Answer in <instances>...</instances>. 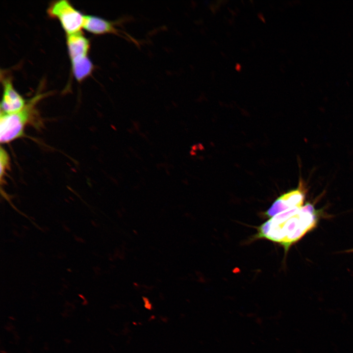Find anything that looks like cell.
Segmentation results:
<instances>
[{"instance_id":"cell-8","label":"cell","mask_w":353,"mask_h":353,"mask_svg":"<svg viewBox=\"0 0 353 353\" xmlns=\"http://www.w3.org/2000/svg\"><path fill=\"white\" fill-rule=\"evenodd\" d=\"M72 71L76 79L81 81L92 72L94 65L88 56L71 61Z\"/></svg>"},{"instance_id":"cell-10","label":"cell","mask_w":353,"mask_h":353,"mask_svg":"<svg viewBox=\"0 0 353 353\" xmlns=\"http://www.w3.org/2000/svg\"><path fill=\"white\" fill-rule=\"evenodd\" d=\"M348 252H353V249L350 250Z\"/></svg>"},{"instance_id":"cell-7","label":"cell","mask_w":353,"mask_h":353,"mask_svg":"<svg viewBox=\"0 0 353 353\" xmlns=\"http://www.w3.org/2000/svg\"><path fill=\"white\" fill-rule=\"evenodd\" d=\"M66 43L71 61L88 56L90 41L81 31L67 34Z\"/></svg>"},{"instance_id":"cell-2","label":"cell","mask_w":353,"mask_h":353,"mask_svg":"<svg viewBox=\"0 0 353 353\" xmlns=\"http://www.w3.org/2000/svg\"><path fill=\"white\" fill-rule=\"evenodd\" d=\"M43 96L42 94L35 96L18 111L11 113H0L1 143H8L24 136L25 126L31 121L35 114V106Z\"/></svg>"},{"instance_id":"cell-1","label":"cell","mask_w":353,"mask_h":353,"mask_svg":"<svg viewBox=\"0 0 353 353\" xmlns=\"http://www.w3.org/2000/svg\"><path fill=\"white\" fill-rule=\"evenodd\" d=\"M316 212L310 203L278 213L262 224L257 236L281 244L285 251L317 223Z\"/></svg>"},{"instance_id":"cell-9","label":"cell","mask_w":353,"mask_h":353,"mask_svg":"<svg viewBox=\"0 0 353 353\" xmlns=\"http://www.w3.org/2000/svg\"><path fill=\"white\" fill-rule=\"evenodd\" d=\"M0 177L1 184L2 185L5 175L10 166V158L8 154L2 147H0Z\"/></svg>"},{"instance_id":"cell-6","label":"cell","mask_w":353,"mask_h":353,"mask_svg":"<svg viewBox=\"0 0 353 353\" xmlns=\"http://www.w3.org/2000/svg\"><path fill=\"white\" fill-rule=\"evenodd\" d=\"M304 195L300 189L293 190L278 197L266 212L268 217H273L285 211L303 206Z\"/></svg>"},{"instance_id":"cell-5","label":"cell","mask_w":353,"mask_h":353,"mask_svg":"<svg viewBox=\"0 0 353 353\" xmlns=\"http://www.w3.org/2000/svg\"><path fill=\"white\" fill-rule=\"evenodd\" d=\"M1 79L3 93L0 103V113H11L22 109L26 102L15 89L11 78L3 76Z\"/></svg>"},{"instance_id":"cell-3","label":"cell","mask_w":353,"mask_h":353,"mask_svg":"<svg viewBox=\"0 0 353 353\" xmlns=\"http://www.w3.org/2000/svg\"><path fill=\"white\" fill-rule=\"evenodd\" d=\"M47 12L51 17L57 19L67 34L74 33L83 28L84 15L67 0L54 1Z\"/></svg>"},{"instance_id":"cell-4","label":"cell","mask_w":353,"mask_h":353,"mask_svg":"<svg viewBox=\"0 0 353 353\" xmlns=\"http://www.w3.org/2000/svg\"><path fill=\"white\" fill-rule=\"evenodd\" d=\"M123 21H110L96 16L84 15L83 28L95 34H114L138 44L132 36L118 27Z\"/></svg>"}]
</instances>
